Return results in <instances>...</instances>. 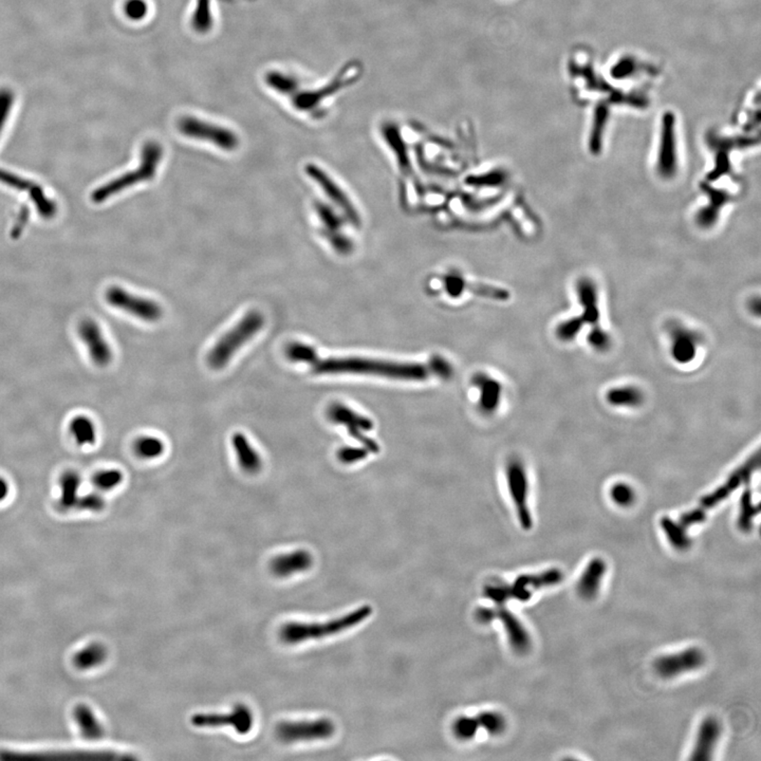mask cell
I'll list each match as a JSON object with an SVG mask.
<instances>
[{"label": "cell", "mask_w": 761, "mask_h": 761, "mask_svg": "<svg viewBox=\"0 0 761 761\" xmlns=\"http://www.w3.org/2000/svg\"><path fill=\"white\" fill-rule=\"evenodd\" d=\"M759 466H760V455H759V451H757L755 455L748 458L737 470H734L724 484H721L719 488L713 491L710 494L702 497L697 508H699L704 513L708 514L710 510L714 509L717 505H720L723 501H727L729 497H731L736 490L741 488L744 484H748L752 475L758 470Z\"/></svg>", "instance_id": "obj_10"}, {"label": "cell", "mask_w": 761, "mask_h": 761, "mask_svg": "<svg viewBox=\"0 0 761 761\" xmlns=\"http://www.w3.org/2000/svg\"><path fill=\"white\" fill-rule=\"evenodd\" d=\"M77 508L85 510V511L101 512L105 508V501L98 493L81 495L79 501H77Z\"/></svg>", "instance_id": "obj_39"}, {"label": "cell", "mask_w": 761, "mask_h": 761, "mask_svg": "<svg viewBox=\"0 0 761 761\" xmlns=\"http://www.w3.org/2000/svg\"><path fill=\"white\" fill-rule=\"evenodd\" d=\"M606 570H607V564L603 558L595 557L589 562L576 587L578 595L582 599L589 601L597 597Z\"/></svg>", "instance_id": "obj_20"}, {"label": "cell", "mask_w": 761, "mask_h": 761, "mask_svg": "<svg viewBox=\"0 0 761 761\" xmlns=\"http://www.w3.org/2000/svg\"><path fill=\"white\" fill-rule=\"evenodd\" d=\"M706 663V654L698 647H689L677 654L656 659L654 670L663 679L676 678L685 673L699 670Z\"/></svg>", "instance_id": "obj_15"}, {"label": "cell", "mask_w": 761, "mask_h": 761, "mask_svg": "<svg viewBox=\"0 0 761 761\" xmlns=\"http://www.w3.org/2000/svg\"><path fill=\"white\" fill-rule=\"evenodd\" d=\"M367 449L365 447H352L347 446L342 447L340 451H338V458L342 463L351 464L355 462L361 461V460L365 459L366 456L368 455Z\"/></svg>", "instance_id": "obj_41"}, {"label": "cell", "mask_w": 761, "mask_h": 761, "mask_svg": "<svg viewBox=\"0 0 761 761\" xmlns=\"http://www.w3.org/2000/svg\"><path fill=\"white\" fill-rule=\"evenodd\" d=\"M482 729L479 715L475 717H459L453 724V733L456 738L463 741L472 739L478 729Z\"/></svg>", "instance_id": "obj_32"}, {"label": "cell", "mask_w": 761, "mask_h": 761, "mask_svg": "<svg viewBox=\"0 0 761 761\" xmlns=\"http://www.w3.org/2000/svg\"><path fill=\"white\" fill-rule=\"evenodd\" d=\"M660 524L668 543L675 549L678 551H687L691 547V539L687 534V530L683 528L679 522H675L672 518L665 516L661 520Z\"/></svg>", "instance_id": "obj_27"}, {"label": "cell", "mask_w": 761, "mask_h": 761, "mask_svg": "<svg viewBox=\"0 0 761 761\" xmlns=\"http://www.w3.org/2000/svg\"><path fill=\"white\" fill-rule=\"evenodd\" d=\"M311 367L317 374H365L411 380H426L430 373L428 366L420 364L396 363L361 357L317 359Z\"/></svg>", "instance_id": "obj_1"}, {"label": "cell", "mask_w": 761, "mask_h": 761, "mask_svg": "<svg viewBox=\"0 0 761 761\" xmlns=\"http://www.w3.org/2000/svg\"><path fill=\"white\" fill-rule=\"evenodd\" d=\"M124 480V475L120 470L117 468H105V470H98L97 472H94L92 476V484H93L98 490L103 491V492H107V491L114 490V489L118 488Z\"/></svg>", "instance_id": "obj_31"}, {"label": "cell", "mask_w": 761, "mask_h": 761, "mask_svg": "<svg viewBox=\"0 0 761 761\" xmlns=\"http://www.w3.org/2000/svg\"><path fill=\"white\" fill-rule=\"evenodd\" d=\"M124 13L128 20L133 22L143 20L148 14V5L145 0H126L124 4Z\"/></svg>", "instance_id": "obj_38"}, {"label": "cell", "mask_w": 761, "mask_h": 761, "mask_svg": "<svg viewBox=\"0 0 761 761\" xmlns=\"http://www.w3.org/2000/svg\"><path fill=\"white\" fill-rule=\"evenodd\" d=\"M77 333L87 349L90 359L95 365L104 368L112 364L114 351L97 321L84 319L79 324Z\"/></svg>", "instance_id": "obj_16"}, {"label": "cell", "mask_w": 761, "mask_h": 761, "mask_svg": "<svg viewBox=\"0 0 761 761\" xmlns=\"http://www.w3.org/2000/svg\"><path fill=\"white\" fill-rule=\"evenodd\" d=\"M327 416L333 423L346 426L350 436L363 444L369 453H378L380 451L378 443L366 436L365 432L373 428L371 420L359 413H355L342 403L334 402L329 405Z\"/></svg>", "instance_id": "obj_12"}, {"label": "cell", "mask_w": 761, "mask_h": 761, "mask_svg": "<svg viewBox=\"0 0 761 761\" xmlns=\"http://www.w3.org/2000/svg\"><path fill=\"white\" fill-rule=\"evenodd\" d=\"M564 580L560 569L552 568L536 574L518 576L512 584L489 585L484 588V597L496 605H503L511 600L528 602L535 591L560 585Z\"/></svg>", "instance_id": "obj_4"}, {"label": "cell", "mask_w": 761, "mask_h": 761, "mask_svg": "<svg viewBox=\"0 0 761 761\" xmlns=\"http://www.w3.org/2000/svg\"><path fill=\"white\" fill-rule=\"evenodd\" d=\"M472 384L479 392L478 407L482 413L491 415L496 411L501 404L503 392V388L498 380L487 373H476L472 378Z\"/></svg>", "instance_id": "obj_19"}, {"label": "cell", "mask_w": 761, "mask_h": 761, "mask_svg": "<svg viewBox=\"0 0 761 761\" xmlns=\"http://www.w3.org/2000/svg\"><path fill=\"white\" fill-rule=\"evenodd\" d=\"M232 444L237 455L238 463L244 472L256 474L260 470L263 462L256 449L249 442L248 438L241 432H235L232 437Z\"/></svg>", "instance_id": "obj_22"}, {"label": "cell", "mask_w": 761, "mask_h": 761, "mask_svg": "<svg viewBox=\"0 0 761 761\" xmlns=\"http://www.w3.org/2000/svg\"><path fill=\"white\" fill-rule=\"evenodd\" d=\"M105 300L110 306L150 323L159 321L163 315L162 308L158 303L135 296L118 286H112L106 290Z\"/></svg>", "instance_id": "obj_9"}, {"label": "cell", "mask_w": 761, "mask_h": 761, "mask_svg": "<svg viewBox=\"0 0 761 761\" xmlns=\"http://www.w3.org/2000/svg\"><path fill=\"white\" fill-rule=\"evenodd\" d=\"M0 183L13 190L25 192L28 194L31 201L37 209V214L46 220L54 218L58 214V206L55 202L48 197L45 190L39 184L35 183L32 180L27 179L22 176L16 175L12 171L0 168Z\"/></svg>", "instance_id": "obj_13"}, {"label": "cell", "mask_w": 761, "mask_h": 761, "mask_svg": "<svg viewBox=\"0 0 761 761\" xmlns=\"http://www.w3.org/2000/svg\"><path fill=\"white\" fill-rule=\"evenodd\" d=\"M69 432L77 446H92L98 439L97 425L91 418L77 415L69 422Z\"/></svg>", "instance_id": "obj_24"}, {"label": "cell", "mask_w": 761, "mask_h": 761, "mask_svg": "<svg viewBox=\"0 0 761 761\" xmlns=\"http://www.w3.org/2000/svg\"><path fill=\"white\" fill-rule=\"evenodd\" d=\"M336 733V725L328 718L317 720L282 721L276 727L278 739L284 743L325 740Z\"/></svg>", "instance_id": "obj_8"}, {"label": "cell", "mask_w": 761, "mask_h": 761, "mask_svg": "<svg viewBox=\"0 0 761 761\" xmlns=\"http://www.w3.org/2000/svg\"><path fill=\"white\" fill-rule=\"evenodd\" d=\"M192 27L198 33H206L212 29L213 15L211 0H198L197 7L192 16Z\"/></svg>", "instance_id": "obj_34"}, {"label": "cell", "mask_w": 761, "mask_h": 761, "mask_svg": "<svg viewBox=\"0 0 761 761\" xmlns=\"http://www.w3.org/2000/svg\"><path fill=\"white\" fill-rule=\"evenodd\" d=\"M674 118L670 114L664 118V131H663L662 150H661V173L664 176H670L675 171V144H674Z\"/></svg>", "instance_id": "obj_25"}, {"label": "cell", "mask_w": 761, "mask_h": 761, "mask_svg": "<svg viewBox=\"0 0 761 761\" xmlns=\"http://www.w3.org/2000/svg\"><path fill=\"white\" fill-rule=\"evenodd\" d=\"M265 325V317L257 310H252L244 315L237 325L214 345L209 353L208 362L214 369L225 367L236 352L256 336Z\"/></svg>", "instance_id": "obj_5"}, {"label": "cell", "mask_w": 761, "mask_h": 761, "mask_svg": "<svg viewBox=\"0 0 761 761\" xmlns=\"http://www.w3.org/2000/svg\"><path fill=\"white\" fill-rule=\"evenodd\" d=\"M482 719V729L492 736L501 735L507 729L505 717L497 712H484L479 714Z\"/></svg>", "instance_id": "obj_35"}, {"label": "cell", "mask_w": 761, "mask_h": 761, "mask_svg": "<svg viewBox=\"0 0 761 761\" xmlns=\"http://www.w3.org/2000/svg\"><path fill=\"white\" fill-rule=\"evenodd\" d=\"M286 355L293 363H304L312 365L319 359L315 347L305 343H290L286 348Z\"/></svg>", "instance_id": "obj_33"}, {"label": "cell", "mask_w": 761, "mask_h": 761, "mask_svg": "<svg viewBox=\"0 0 761 761\" xmlns=\"http://www.w3.org/2000/svg\"><path fill=\"white\" fill-rule=\"evenodd\" d=\"M265 81L267 86L274 91L284 95H294L298 92V79L294 75L280 71H271L265 75Z\"/></svg>", "instance_id": "obj_29"}, {"label": "cell", "mask_w": 761, "mask_h": 761, "mask_svg": "<svg viewBox=\"0 0 761 761\" xmlns=\"http://www.w3.org/2000/svg\"><path fill=\"white\" fill-rule=\"evenodd\" d=\"M14 100L15 97L11 89L9 88L0 89V137L9 120L14 105Z\"/></svg>", "instance_id": "obj_37"}, {"label": "cell", "mask_w": 761, "mask_h": 761, "mask_svg": "<svg viewBox=\"0 0 761 761\" xmlns=\"http://www.w3.org/2000/svg\"><path fill=\"white\" fill-rule=\"evenodd\" d=\"M10 494V484L3 476H0V503L6 501Z\"/></svg>", "instance_id": "obj_45"}, {"label": "cell", "mask_w": 761, "mask_h": 761, "mask_svg": "<svg viewBox=\"0 0 761 761\" xmlns=\"http://www.w3.org/2000/svg\"><path fill=\"white\" fill-rule=\"evenodd\" d=\"M507 479L520 526L524 530H530L533 526V520L528 505V476L524 464L517 458H513L508 463Z\"/></svg>", "instance_id": "obj_11"}, {"label": "cell", "mask_w": 761, "mask_h": 761, "mask_svg": "<svg viewBox=\"0 0 761 761\" xmlns=\"http://www.w3.org/2000/svg\"><path fill=\"white\" fill-rule=\"evenodd\" d=\"M133 451L142 459H156L163 455L165 445L161 439L152 436H143L133 443Z\"/></svg>", "instance_id": "obj_30"}, {"label": "cell", "mask_w": 761, "mask_h": 761, "mask_svg": "<svg viewBox=\"0 0 761 761\" xmlns=\"http://www.w3.org/2000/svg\"><path fill=\"white\" fill-rule=\"evenodd\" d=\"M312 564V555L306 550L300 549L275 556L270 564V569L274 576L286 578L308 571Z\"/></svg>", "instance_id": "obj_18"}, {"label": "cell", "mask_w": 761, "mask_h": 761, "mask_svg": "<svg viewBox=\"0 0 761 761\" xmlns=\"http://www.w3.org/2000/svg\"><path fill=\"white\" fill-rule=\"evenodd\" d=\"M178 129L185 137L210 142L227 152L235 150L239 146V138L233 131L195 117L186 116L180 119Z\"/></svg>", "instance_id": "obj_7"}, {"label": "cell", "mask_w": 761, "mask_h": 761, "mask_svg": "<svg viewBox=\"0 0 761 761\" xmlns=\"http://www.w3.org/2000/svg\"><path fill=\"white\" fill-rule=\"evenodd\" d=\"M672 357L681 365L691 363L697 355L700 338L695 332L683 328L673 331Z\"/></svg>", "instance_id": "obj_21"}, {"label": "cell", "mask_w": 761, "mask_h": 761, "mask_svg": "<svg viewBox=\"0 0 761 761\" xmlns=\"http://www.w3.org/2000/svg\"><path fill=\"white\" fill-rule=\"evenodd\" d=\"M163 157V148L157 141L146 142L141 152V160L139 166L135 171H128L119 176L116 179L95 188L91 193V201L95 204H102L110 198L122 193L125 190L133 187L142 182L154 179L157 169Z\"/></svg>", "instance_id": "obj_3"}, {"label": "cell", "mask_w": 761, "mask_h": 761, "mask_svg": "<svg viewBox=\"0 0 761 761\" xmlns=\"http://www.w3.org/2000/svg\"><path fill=\"white\" fill-rule=\"evenodd\" d=\"M428 369H430V371L436 373L437 376H441V378H449L453 373L451 365L447 364L444 359H440V357L432 359Z\"/></svg>", "instance_id": "obj_44"}, {"label": "cell", "mask_w": 761, "mask_h": 761, "mask_svg": "<svg viewBox=\"0 0 761 761\" xmlns=\"http://www.w3.org/2000/svg\"><path fill=\"white\" fill-rule=\"evenodd\" d=\"M475 618L482 624H489L498 620L503 623V628L507 631L508 640L512 649L518 654H524L531 649L532 641L526 627L518 620L517 616L510 611L503 605L496 607L478 608L475 612Z\"/></svg>", "instance_id": "obj_6"}, {"label": "cell", "mask_w": 761, "mask_h": 761, "mask_svg": "<svg viewBox=\"0 0 761 761\" xmlns=\"http://www.w3.org/2000/svg\"><path fill=\"white\" fill-rule=\"evenodd\" d=\"M610 496L616 505L622 508L630 507L635 501V490L624 482L614 484L610 490Z\"/></svg>", "instance_id": "obj_36"}, {"label": "cell", "mask_w": 761, "mask_h": 761, "mask_svg": "<svg viewBox=\"0 0 761 761\" xmlns=\"http://www.w3.org/2000/svg\"><path fill=\"white\" fill-rule=\"evenodd\" d=\"M720 722L714 717H708L702 721L698 729L695 748L691 752V760H710L713 758L715 748L720 739Z\"/></svg>", "instance_id": "obj_17"}, {"label": "cell", "mask_w": 761, "mask_h": 761, "mask_svg": "<svg viewBox=\"0 0 761 761\" xmlns=\"http://www.w3.org/2000/svg\"><path fill=\"white\" fill-rule=\"evenodd\" d=\"M29 209L27 206L22 208V210L18 213V218L15 219V223L13 225V229H12L11 235L13 238H18L20 234L24 232L25 227H26L27 223L29 221Z\"/></svg>", "instance_id": "obj_43"}, {"label": "cell", "mask_w": 761, "mask_h": 761, "mask_svg": "<svg viewBox=\"0 0 761 761\" xmlns=\"http://www.w3.org/2000/svg\"><path fill=\"white\" fill-rule=\"evenodd\" d=\"M583 324L578 321V317H576V319H569V321L560 324L557 327V330H556V334H557L560 340H564V342H570L580 333Z\"/></svg>", "instance_id": "obj_40"}, {"label": "cell", "mask_w": 761, "mask_h": 761, "mask_svg": "<svg viewBox=\"0 0 761 761\" xmlns=\"http://www.w3.org/2000/svg\"><path fill=\"white\" fill-rule=\"evenodd\" d=\"M606 400L612 406L639 407L644 401V395L635 386H621L610 390L606 394Z\"/></svg>", "instance_id": "obj_26"}, {"label": "cell", "mask_w": 761, "mask_h": 761, "mask_svg": "<svg viewBox=\"0 0 761 761\" xmlns=\"http://www.w3.org/2000/svg\"><path fill=\"white\" fill-rule=\"evenodd\" d=\"M588 342L593 349L601 351V352L608 350L610 344H611L609 336L602 328L597 327V326H595V328L589 333Z\"/></svg>", "instance_id": "obj_42"}, {"label": "cell", "mask_w": 761, "mask_h": 761, "mask_svg": "<svg viewBox=\"0 0 761 761\" xmlns=\"http://www.w3.org/2000/svg\"><path fill=\"white\" fill-rule=\"evenodd\" d=\"M190 723L198 729L202 727H232L237 733L244 735L252 729L254 723L252 710L244 704H237L227 714L199 713L190 717Z\"/></svg>", "instance_id": "obj_14"}, {"label": "cell", "mask_w": 761, "mask_h": 761, "mask_svg": "<svg viewBox=\"0 0 761 761\" xmlns=\"http://www.w3.org/2000/svg\"><path fill=\"white\" fill-rule=\"evenodd\" d=\"M81 479L79 472L74 470H67L60 475L58 480L60 487V496H58V505L60 509L69 510L77 508L79 501V489H81Z\"/></svg>", "instance_id": "obj_23"}, {"label": "cell", "mask_w": 761, "mask_h": 761, "mask_svg": "<svg viewBox=\"0 0 761 761\" xmlns=\"http://www.w3.org/2000/svg\"><path fill=\"white\" fill-rule=\"evenodd\" d=\"M759 514L758 505L753 503V494L750 488H746L740 498L739 517L738 527L742 532H750L754 526V520Z\"/></svg>", "instance_id": "obj_28"}, {"label": "cell", "mask_w": 761, "mask_h": 761, "mask_svg": "<svg viewBox=\"0 0 761 761\" xmlns=\"http://www.w3.org/2000/svg\"><path fill=\"white\" fill-rule=\"evenodd\" d=\"M371 614L372 608L365 605L327 622L287 623L280 629L279 637L284 644L289 645H296L310 640L325 639L357 626L367 620Z\"/></svg>", "instance_id": "obj_2"}]
</instances>
